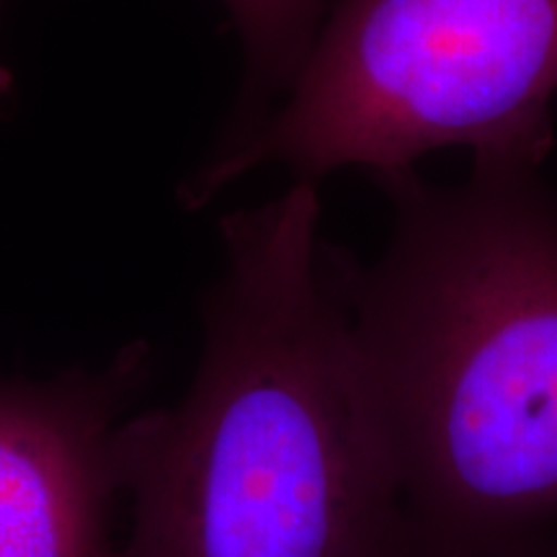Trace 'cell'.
<instances>
[{"label": "cell", "instance_id": "6da1fadb", "mask_svg": "<svg viewBox=\"0 0 557 557\" xmlns=\"http://www.w3.org/2000/svg\"><path fill=\"white\" fill-rule=\"evenodd\" d=\"M220 240L189 389L116 431V557H413L315 184Z\"/></svg>", "mask_w": 557, "mask_h": 557}, {"label": "cell", "instance_id": "7a4b0ae2", "mask_svg": "<svg viewBox=\"0 0 557 557\" xmlns=\"http://www.w3.org/2000/svg\"><path fill=\"white\" fill-rule=\"evenodd\" d=\"M380 186V259L331 250L410 547L500 557L557 532V197L521 165Z\"/></svg>", "mask_w": 557, "mask_h": 557}, {"label": "cell", "instance_id": "3957f363", "mask_svg": "<svg viewBox=\"0 0 557 557\" xmlns=\"http://www.w3.org/2000/svg\"><path fill=\"white\" fill-rule=\"evenodd\" d=\"M555 96L557 0H341L282 107L230 132L184 201L267 163L310 184L338 169L385 184L442 148L540 169Z\"/></svg>", "mask_w": 557, "mask_h": 557}, {"label": "cell", "instance_id": "277c9868", "mask_svg": "<svg viewBox=\"0 0 557 557\" xmlns=\"http://www.w3.org/2000/svg\"><path fill=\"white\" fill-rule=\"evenodd\" d=\"M150 369L132 341L99 367L0 380V557H116V431Z\"/></svg>", "mask_w": 557, "mask_h": 557}, {"label": "cell", "instance_id": "5b68a950", "mask_svg": "<svg viewBox=\"0 0 557 557\" xmlns=\"http://www.w3.org/2000/svg\"><path fill=\"white\" fill-rule=\"evenodd\" d=\"M246 50L243 124L253 122L276 90L297 78L318 34L320 0H222ZM240 124V127H243Z\"/></svg>", "mask_w": 557, "mask_h": 557}, {"label": "cell", "instance_id": "8992f818", "mask_svg": "<svg viewBox=\"0 0 557 557\" xmlns=\"http://www.w3.org/2000/svg\"><path fill=\"white\" fill-rule=\"evenodd\" d=\"M500 557H557V532L547 534V537L529 542L524 547L511 549V553L500 555Z\"/></svg>", "mask_w": 557, "mask_h": 557}, {"label": "cell", "instance_id": "52a82bcc", "mask_svg": "<svg viewBox=\"0 0 557 557\" xmlns=\"http://www.w3.org/2000/svg\"><path fill=\"white\" fill-rule=\"evenodd\" d=\"M0 3H3V0H0Z\"/></svg>", "mask_w": 557, "mask_h": 557}]
</instances>
